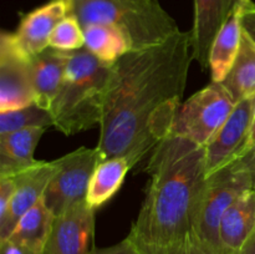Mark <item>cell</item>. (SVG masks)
Wrapping results in <instances>:
<instances>
[{
  "instance_id": "cell-12",
  "label": "cell",
  "mask_w": 255,
  "mask_h": 254,
  "mask_svg": "<svg viewBox=\"0 0 255 254\" xmlns=\"http://www.w3.org/2000/svg\"><path fill=\"white\" fill-rule=\"evenodd\" d=\"M241 5L242 0H194L193 27L189 30L192 56L203 71L209 69V54L217 34Z\"/></svg>"
},
{
  "instance_id": "cell-25",
  "label": "cell",
  "mask_w": 255,
  "mask_h": 254,
  "mask_svg": "<svg viewBox=\"0 0 255 254\" xmlns=\"http://www.w3.org/2000/svg\"><path fill=\"white\" fill-rule=\"evenodd\" d=\"M90 254H139L138 249L136 248L128 237L121 241L120 243L114 246L105 247V248H95Z\"/></svg>"
},
{
  "instance_id": "cell-9",
  "label": "cell",
  "mask_w": 255,
  "mask_h": 254,
  "mask_svg": "<svg viewBox=\"0 0 255 254\" xmlns=\"http://www.w3.org/2000/svg\"><path fill=\"white\" fill-rule=\"evenodd\" d=\"M254 114L255 96L237 102L223 126L206 146L207 176L231 166L246 153L253 127Z\"/></svg>"
},
{
  "instance_id": "cell-33",
  "label": "cell",
  "mask_w": 255,
  "mask_h": 254,
  "mask_svg": "<svg viewBox=\"0 0 255 254\" xmlns=\"http://www.w3.org/2000/svg\"><path fill=\"white\" fill-rule=\"evenodd\" d=\"M251 176H252V179H253V184H254L255 183V172H254V173H252Z\"/></svg>"
},
{
  "instance_id": "cell-17",
  "label": "cell",
  "mask_w": 255,
  "mask_h": 254,
  "mask_svg": "<svg viewBox=\"0 0 255 254\" xmlns=\"http://www.w3.org/2000/svg\"><path fill=\"white\" fill-rule=\"evenodd\" d=\"M242 36L243 26L241 5L232 12L212 44L208 69L212 81L222 82L226 79L239 52Z\"/></svg>"
},
{
  "instance_id": "cell-30",
  "label": "cell",
  "mask_w": 255,
  "mask_h": 254,
  "mask_svg": "<svg viewBox=\"0 0 255 254\" xmlns=\"http://www.w3.org/2000/svg\"><path fill=\"white\" fill-rule=\"evenodd\" d=\"M253 187L255 188V183L253 184ZM242 254H255V232H254L253 237H252V238L249 239L248 243H247L246 248L243 249Z\"/></svg>"
},
{
  "instance_id": "cell-29",
  "label": "cell",
  "mask_w": 255,
  "mask_h": 254,
  "mask_svg": "<svg viewBox=\"0 0 255 254\" xmlns=\"http://www.w3.org/2000/svg\"><path fill=\"white\" fill-rule=\"evenodd\" d=\"M0 254H29L25 249L10 241L0 242Z\"/></svg>"
},
{
  "instance_id": "cell-1",
  "label": "cell",
  "mask_w": 255,
  "mask_h": 254,
  "mask_svg": "<svg viewBox=\"0 0 255 254\" xmlns=\"http://www.w3.org/2000/svg\"><path fill=\"white\" fill-rule=\"evenodd\" d=\"M192 61L191 31H178L114 64L97 143L102 158L125 157L133 168L171 134Z\"/></svg>"
},
{
  "instance_id": "cell-21",
  "label": "cell",
  "mask_w": 255,
  "mask_h": 254,
  "mask_svg": "<svg viewBox=\"0 0 255 254\" xmlns=\"http://www.w3.org/2000/svg\"><path fill=\"white\" fill-rule=\"evenodd\" d=\"M85 49L106 64L114 65L127 52L132 51L126 35L117 27L92 24L84 27Z\"/></svg>"
},
{
  "instance_id": "cell-5",
  "label": "cell",
  "mask_w": 255,
  "mask_h": 254,
  "mask_svg": "<svg viewBox=\"0 0 255 254\" xmlns=\"http://www.w3.org/2000/svg\"><path fill=\"white\" fill-rule=\"evenodd\" d=\"M236 105V100L221 82L212 81L182 102L174 117L171 133L206 147L223 126Z\"/></svg>"
},
{
  "instance_id": "cell-15",
  "label": "cell",
  "mask_w": 255,
  "mask_h": 254,
  "mask_svg": "<svg viewBox=\"0 0 255 254\" xmlns=\"http://www.w3.org/2000/svg\"><path fill=\"white\" fill-rule=\"evenodd\" d=\"M69 59L70 52L52 47L31 57L32 86L37 106L50 111L64 82Z\"/></svg>"
},
{
  "instance_id": "cell-14",
  "label": "cell",
  "mask_w": 255,
  "mask_h": 254,
  "mask_svg": "<svg viewBox=\"0 0 255 254\" xmlns=\"http://www.w3.org/2000/svg\"><path fill=\"white\" fill-rule=\"evenodd\" d=\"M255 232V188L246 189L229 206L219 227L223 251L241 254Z\"/></svg>"
},
{
  "instance_id": "cell-26",
  "label": "cell",
  "mask_w": 255,
  "mask_h": 254,
  "mask_svg": "<svg viewBox=\"0 0 255 254\" xmlns=\"http://www.w3.org/2000/svg\"><path fill=\"white\" fill-rule=\"evenodd\" d=\"M232 169L237 172H247L254 173L255 172V147L248 149L246 153L242 154L234 163L231 164Z\"/></svg>"
},
{
  "instance_id": "cell-8",
  "label": "cell",
  "mask_w": 255,
  "mask_h": 254,
  "mask_svg": "<svg viewBox=\"0 0 255 254\" xmlns=\"http://www.w3.org/2000/svg\"><path fill=\"white\" fill-rule=\"evenodd\" d=\"M31 55L15 37L14 31L0 35V112L35 104Z\"/></svg>"
},
{
  "instance_id": "cell-16",
  "label": "cell",
  "mask_w": 255,
  "mask_h": 254,
  "mask_svg": "<svg viewBox=\"0 0 255 254\" xmlns=\"http://www.w3.org/2000/svg\"><path fill=\"white\" fill-rule=\"evenodd\" d=\"M46 129L32 127L0 136V177H14L39 162L34 153Z\"/></svg>"
},
{
  "instance_id": "cell-18",
  "label": "cell",
  "mask_w": 255,
  "mask_h": 254,
  "mask_svg": "<svg viewBox=\"0 0 255 254\" xmlns=\"http://www.w3.org/2000/svg\"><path fill=\"white\" fill-rule=\"evenodd\" d=\"M55 216L46 207L44 197L17 222L6 241L21 247L29 254H44Z\"/></svg>"
},
{
  "instance_id": "cell-22",
  "label": "cell",
  "mask_w": 255,
  "mask_h": 254,
  "mask_svg": "<svg viewBox=\"0 0 255 254\" xmlns=\"http://www.w3.org/2000/svg\"><path fill=\"white\" fill-rule=\"evenodd\" d=\"M32 127H54V119L49 110L34 104L22 109L0 112V136Z\"/></svg>"
},
{
  "instance_id": "cell-3",
  "label": "cell",
  "mask_w": 255,
  "mask_h": 254,
  "mask_svg": "<svg viewBox=\"0 0 255 254\" xmlns=\"http://www.w3.org/2000/svg\"><path fill=\"white\" fill-rule=\"evenodd\" d=\"M112 66L85 47L70 52L64 82L50 109L57 131L65 136H74L100 126Z\"/></svg>"
},
{
  "instance_id": "cell-10",
  "label": "cell",
  "mask_w": 255,
  "mask_h": 254,
  "mask_svg": "<svg viewBox=\"0 0 255 254\" xmlns=\"http://www.w3.org/2000/svg\"><path fill=\"white\" fill-rule=\"evenodd\" d=\"M96 209L86 201L55 216L44 254H90L95 249Z\"/></svg>"
},
{
  "instance_id": "cell-4",
  "label": "cell",
  "mask_w": 255,
  "mask_h": 254,
  "mask_svg": "<svg viewBox=\"0 0 255 254\" xmlns=\"http://www.w3.org/2000/svg\"><path fill=\"white\" fill-rule=\"evenodd\" d=\"M82 27L105 24L121 30L132 50L162 44L181 31L158 0H69Z\"/></svg>"
},
{
  "instance_id": "cell-27",
  "label": "cell",
  "mask_w": 255,
  "mask_h": 254,
  "mask_svg": "<svg viewBox=\"0 0 255 254\" xmlns=\"http://www.w3.org/2000/svg\"><path fill=\"white\" fill-rule=\"evenodd\" d=\"M242 26L255 42V4L242 6Z\"/></svg>"
},
{
  "instance_id": "cell-7",
  "label": "cell",
  "mask_w": 255,
  "mask_h": 254,
  "mask_svg": "<svg viewBox=\"0 0 255 254\" xmlns=\"http://www.w3.org/2000/svg\"><path fill=\"white\" fill-rule=\"evenodd\" d=\"M102 159L97 146L80 147L60 157L59 169L44 193L45 204L54 216L86 201L91 177Z\"/></svg>"
},
{
  "instance_id": "cell-23",
  "label": "cell",
  "mask_w": 255,
  "mask_h": 254,
  "mask_svg": "<svg viewBox=\"0 0 255 254\" xmlns=\"http://www.w3.org/2000/svg\"><path fill=\"white\" fill-rule=\"evenodd\" d=\"M49 47L64 52H75L85 47L84 27L75 15L69 14L52 31Z\"/></svg>"
},
{
  "instance_id": "cell-6",
  "label": "cell",
  "mask_w": 255,
  "mask_h": 254,
  "mask_svg": "<svg viewBox=\"0 0 255 254\" xmlns=\"http://www.w3.org/2000/svg\"><path fill=\"white\" fill-rule=\"evenodd\" d=\"M251 187H253L251 173L233 171L231 166L207 176L194 213V238L211 248L222 249L219 243L222 218L229 206Z\"/></svg>"
},
{
  "instance_id": "cell-13",
  "label": "cell",
  "mask_w": 255,
  "mask_h": 254,
  "mask_svg": "<svg viewBox=\"0 0 255 254\" xmlns=\"http://www.w3.org/2000/svg\"><path fill=\"white\" fill-rule=\"evenodd\" d=\"M69 14V0H49L22 15L14 31L15 37L29 55L40 54L49 47L52 31Z\"/></svg>"
},
{
  "instance_id": "cell-20",
  "label": "cell",
  "mask_w": 255,
  "mask_h": 254,
  "mask_svg": "<svg viewBox=\"0 0 255 254\" xmlns=\"http://www.w3.org/2000/svg\"><path fill=\"white\" fill-rule=\"evenodd\" d=\"M221 84L236 102L255 96V42L244 30L236 61Z\"/></svg>"
},
{
  "instance_id": "cell-11",
  "label": "cell",
  "mask_w": 255,
  "mask_h": 254,
  "mask_svg": "<svg viewBox=\"0 0 255 254\" xmlns=\"http://www.w3.org/2000/svg\"><path fill=\"white\" fill-rule=\"evenodd\" d=\"M59 169V158L54 161H39L34 167L14 176L16 191L9 209L0 219V242L6 241L17 222L44 197L47 184Z\"/></svg>"
},
{
  "instance_id": "cell-19",
  "label": "cell",
  "mask_w": 255,
  "mask_h": 254,
  "mask_svg": "<svg viewBox=\"0 0 255 254\" xmlns=\"http://www.w3.org/2000/svg\"><path fill=\"white\" fill-rule=\"evenodd\" d=\"M129 169L131 163L125 157L102 159L90 181L86 203L96 211L101 208L120 191Z\"/></svg>"
},
{
  "instance_id": "cell-31",
  "label": "cell",
  "mask_w": 255,
  "mask_h": 254,
  "mask_svg": "<svg viewBox=\"0 0 255 254\" xmlns=\"http://www.w3.org/2000/svg\"><path fill=\"white\" fill-rule=\"evenodd\" d=\"M255 147V114H254V121H253V127H252V133H251V138H249V143H248V149L253 148ZM247 149V151H248Z\"/></svg>"
},
{
  "instance_id": "cell-24",
  "label": "cell",
  "mask_w": 255,
  "mask_h": 254,
  "mask_svg": "<svg viewBox=\"0 0 255 254\" xmlns=\"http://www.w3.org/2000/svg\"><path fill=\"white\" fill-rule=\"evenodd\" d=\"M15 191L16 181L14 177H0V219L6 214Z\"/></svg>"
},
{
  "instance_id": "cell-2",
  "label": "cell",
  "mask_w": 255,
  "mask_h": 254,
  "mask_svg": "<svg viewBox=\"0 0 255 254\" xmlns=\"http://www.w3.org/2000/svg\"><path fill=\"white\" fill-rule=\"evenodd\" d=\"M144 198L128 238L139 254H187L206 182V147L168 134L151 152Z\"/></svg>"
},
{
  "instance_id": "cell-32",
  "label": "cell",
  "mask_w": 255,
  "mask_h": 254,
  "mask_svg": "<svg viewBox=\"0 0 255 254\" xmlns=\"http://www.w3.org/2000/svg\"><path fill=\"white\" fill-rule=\"evenodd\" d=\"M242 1H243V6H248V5L254 4L253 0H242Z\"/></svg>"
},
{
  "instance_id": "cell-28",
  "label": "cell",
  "mask_w": 255,
  "mask_h": 254,
  "mask_svg": "<svg viewBox=\"0 0 255 254\" xmlns=\"http://www.w3.org/2000/svg\"><path fill=\"white\" fill-rule=\"evenodd\" d=\"M187 254H234V253H229V252L223 251V249L211 248V247L201 243L198 239H196L193 236H192V241H191V244H189V248H188V252H187Z\"/></svg>"
}]
</instances>
